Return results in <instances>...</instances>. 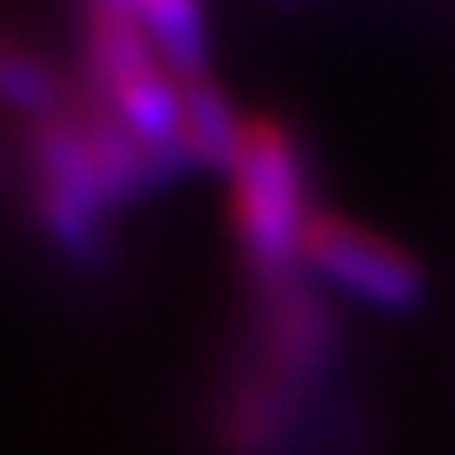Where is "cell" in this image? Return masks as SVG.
I'll return each mask as SVG.
<instances>
[{
    "label": "cell",
    "instance_id": "cell-1",
    "mask_svg": "<svg viewBox=\"0 0 455 455\" xmlns=\"http://www.w3.org/2000/svg\"><path fill=\"white\" fill-rule=\"evenodd\" d=\"M230 239L257 283L297 275L301 230L309 221V181L297 138L275 116H243L239 142L226 164Z\"/></svg>",
    "mask_w": 455,
    "mask_h": 455
},
{
    "label": "cell",
    "instance_id": "cell-2",
    "mask_svg": "<svg viewBox=\"0 0 455 455\" xmlns=\"http://www.w3.org/2000/svg\"><path fill=\"white\" fill-rule=\"evenodd\" d=\"M297 261L305 275L376 309H411L425 297V275L416 257L389 235L349 221L345 212H327V208L309 212Z\"/></svg>",
    "mask_w": 455,
    "mask_h": 455
},
{
    "label": "cell",
    "instance_id": "cell-3",
    "mask_svg": "<svg viewBox=\"0 0 455 455\" xmlns=\"http://www.w3.org/2000/svg\"><path fill=\"white\" fill-rule=\"evenodd\" d=\"M138 18H142V27H147V36H151L164 71L172 76V84H190V80L212 76L208 27H204V13H199L195 4L151 0V4H138Z\"/></svg>",
    "mask_w": 455,
    "mask_h": 455
},
{
    "label": "cell",
    "instance_id": "cell-4",
    "mask_svg": "<svg viewBox=\"0 0 455 455\" xmlns=\"http://www.w3.org/2000/svg\"><path fill=\"white\" fill-rule=\"evenodd\" d=\"M0 93H4L13 107H22V111H31V116H40V120L62 116V111H58V107H62V93H58L53 76H49L36 58H27V53L0 49Z\"/></svg>",
    "mask_w": 455,
    "mask_h": 455
}]
</instances>
